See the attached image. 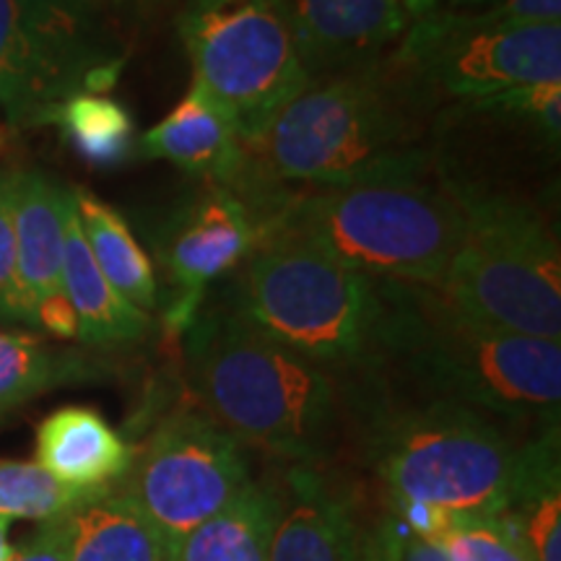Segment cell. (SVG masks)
<instances>
[{
	"label": "cell",
	"mask_w": 561,
	"mask_h": 561,
	"mask_svg": "<svg viewBox=\"0 0 561 561\" xmlns=\"http://www.w3.org/2000/svg\"><path fill=\"white\" fill-rule=\"evenodd\" d=\"M439 100L396 55L307 81L244 144L231 187L261 219L284 195L341 185L426 149Z\"/></svg>",
	"instance_id": "cell-1"
},
{
	"label": "cell",
	"mask_w": 561,
	"mask_h": 561,
	"mask_svg": "<svg viewBox=\"0 0 561 561\" xmlns=\"http://www.w3.org/2000/svg\"><path fill=\"white\" fill-rule=\"evenodd\" d=\"M351 434L398 523L439 538L455 520L502 515L523 442L504 421L371 380L348 396Z\"/></svg>",
	"instance_id": "cell-2"
},
{
	"label": "cell",
	"mask_w": 561,
	"mask_h": 561,
	"mask_svg": "<svg viewBox=\"0 0 561 561\" xmlns=\"http://www.w3.org/2000/svg\"><path fill=\"white\" fill-rule=\"evenodd\" d=\"M380 380L510 424H559L561 343L500 331L439 286L380 280Z\"/></svg>",
	"instance_id": "cell-3"
},
{
	"label": "cell",
	"mask_w": 561,
	"mask_h": 561,
	"mask_svg": "<svg viewBox=\"0 0 561 561\" xmlns=\"http://www.w3.org/2000/svg\"><path fill=\"white\" fill-rule=\"evenodd\" d=\"M185 371L198 409L280 466H328L351 434L339 377L271 339L229 305L185 328Z\"/></svg>",
	"instance_id": "cell-4"
},
{
	"label": "cell",
	"mask_w": 561,
	"mask_h": 561,
	"mask_svg": "<svg viewBox=\"0 0 561 561\" xmlns=\"http://www.w3.org/2000/svg\"><path fill=\"white\" fill-rule=\"evenodd\" d=\"M257 229L284 231L380 280L439 286L462 234L453 178L430 149L341 185L278 198Z\"/></svg>",
	"instance_id": "cell-5"
},
{
	"label": "cell",
	"mask_w": 561,
	"mask_h": 561,
	"mask_svg": "<svg viewBox=\"0 0 561 561\" xmlns=\"http://www.w3.org/2000/svg\"><path fill=\"white\" fill-rule=\"evenodd\" d=\"M237 271L231 310L339 377L346 396L375 380L385 310L380 278L284 231H263Z\"/></svg>",
	"instance_id": "cell-6"
},
{
	"label": "cell",
	"mask_w": 561,
	"mask_h": 561,
	"mask_svg": "<svg viewBox=\"0 0 561 561\" xmlns=\"http://www.w3.org/2000/svg\"><path fill=\"white\" fill-rule=\"evenodd\" d=\"M462 234L439 289L500 331L561 343V252L530 201L455 180Z\"/></svg>",
	"instance_id": "cell-7"
},
{
	"label": "cell",
	"mask_w": 561,
	"mask_h": 561,
	"mask_svg": "<svg viewBox=\"0 0 561 561\" xmlns=\"http://www.w3.org/2000/svg\"><path fill=\"white\" fill-rule=\"evenodd\" d=\"M128 42L94 0H0V112L39 128L76 94H110Z\"/></svg>",
	"instance_id": "cell-8"
},
{
	"label": "cell",
	"mask_w": 561,
	"mask_h": 561,
	"mask_svg": "<svg viewBox=\"0 0 561 561\" xmlns=\"http://www.w3.org/2000/svg\"><path fill=\"white\" fill-rule=\"evenodd\" d=\"M178 34L193 81L229 112L242 144L310 81L271 0H185Z\"/></svg>",
	"instance_id": "cell-9"
},
{
	"label": "cell",
	"mask_w": 561,
	"mask_h": 561,
	"mask_svg": "<svg viewBox=\"0 0 561 561\" xmlns=\"http://www.w3.org/2000/svg\"><path fill=\"white\" fill-rule=\"evenodd\" d=\"M250 450L206 411L178 409L157 424L115 491L140 512L167 559L198 525L255 483Z\"/></svg>",
	"instance_id": "cell-10"
},
{
	"label": "cell",
	"mask_w": 561,
	"mask_h": 561,
	"mask_svg": "<svg viewBox=\"0 0 561 561\" xmlns=\"http://www.w3.org/2000/svg\"><path fill=\"white\" fill-rule=\"evenodd\" d=\"M437 100L460 107L533 83L561 81V24H507L483 11L411 21L392 50Z\"/></svg>",
	"instance_id": "cell-11"
},
{
	"label": "cell",
	"mask_w": 561,
	"mask_h": 561,
	"mask_svg": "<svg viewBox=\"0 0 561 561\" xmlns=\"http://www.w3.org/2000/svg\"><path fill=\"white\" fill-rule=\"evenodd\" d=\"M257 242L261 229L240 195L203 182L161 231V263L178 289L164 310L167 328L185 333L201 312L208 286L240 268Z\"/></svg>",
	"instance_id": "cell-12"
},
{
	"label": "cell",
	"mask_w": 561,
	"mask_h": 561,
	"mask_svg": "<svg viewBox=\"0 0 561 561\" xmlns=\"http://www.w3.org/2000/svg\"><path fill=\"white\" fill-rule=\"evenodd\" d=\"M73 187L39 170H13L19 325L76 341V314L62 286L66 216Z\"/></svg>",
	"instance_id": "cell-13"
},
{
	"label": "cell",
	"mask_w": 561,
	"mask_h": 561,
	"mask_svg": "<svg viewBox=\"0 0 561 561\" xmlns=\"http://www.w3.org/2000/svg\"><path fill=\"white\" fill-rule=\"evenodd\" d=\"M307 76L339 73L396 50L411 19L398 0H271Z\"/></svg>",
	"instance_id": "cell-14"
},
{
	"label": "cell",
	"mask_w": 561,
	"mask_h": 561,
	"mask_svg": "<svg viewBox=\"0 0 561 561\" xmlns=\"http://www.w3.org/2000/svg\"><path fill=\"white\" fill-rule=\"evenodd\" d=\"M268 561H362L354 494L325 466H284Z\"/></svg>",
	"instance_id": "cell-15"
},
{
	"label": "cell",
	"mask_w": 561,
	"mask_h": 561,
	"mask_svg": "<svg viewBox=\"0 0 561 561\" xmlns=\"http://www.w3.org/2000/svg\"><path fill=\"white\" fill-rule=\"evenodd\" d=\"M138 157L164 159L229 191L244 170V144L229 112L195 81L178 107L138 138Z\"/></svg>",
	"instance_id": "cell-16"
},
{
	"label": "cell",
	"mask_w": 561,
	"mask_h": 561,
	"mask_svg": "<svg viewBox=\"0 0 561 561\" xmlns=\"http://www.w3.org/2000/svg\"><path fill=\"white\" fill-rule=\"evenodd\" d=\"M136 447L91 405H62L34 437V462L70 489L107 494L128 476Z\"/></svg>",
	"instance_id": "cell-17"
},
{
	"label": "cell",
	"mask_w": 561,
	"mask_h": 561,
	"mask_svg": "<svg viewBox=\"0 0 561 561\" xmlns=\"http://www.w3.org/2000/svg\"><path fill=\"white\" fill-rule=\"evenodd\" d=\"M62 286L76 314L79 343L89 348H117L140 343L151 333L153 318L133 307L91 255L76 216V203L70 201L66 216V261H62Z\"/></svg>",
	"instance_id": "cell-18"
},
{
	"label": "cell",
	"mask_w": 561,
	"mask_h": 561,
	"mask_svg": "<svg viewBox=\"0 0 561 561\" xmlns=\"http://www.w3.org/2000/svg\"><path fill=\"white\" fill-rule=\"evenodd\" d=\"M502 517L533 561H561V447L559 424L538 426L523 442L515 483Z\"/></svg>",
	"instance_id": "cell-19"
},
{
	"label": "cell",
	"mask_w": 561,
	"mask_h": 561,
	"mask_svg": "<svg viewBox=\"0 0 561 561\" xmlns=\"http://www.w3.org/2000/svg\"><path fill=\"white\" fill-rule=\"evenodd\" d=\"M104 375L107 364L81 351L50 346L30 331L0 328V421L45 392Z\"/></svg>",
	"instance_id": "cell-20"
},
{
	"label": "cell",
	"mask_w": 561,
	"mask_h": 561,
	"mask_svg": "<svg viewBox=\"0 0 561 561\" xmlns=\"http://www.w3.org/2000/svg\"><path fill=\"white\" fill-rule=\"evenodd\" d=\"M73 203L83 240H87L104 278L133 307L151 314L159 307L157 273H153L151 257L133 237L128 221L87 187H73Z\"/></svg>",
	"instance_id": "cell-21"
},
{
	"label": "cell",
	"mask_w": 561,
	"mask_h": 561,
	"mask_svg": "<svg viewBox=\"0 0 561 561\" xmlns=\"http://www.w3.org/2000/svg\"><path fill=\"white\" fill-rule=\"evenodd\" d=\"M278 486L255 481L237 502L195 528L167 561H268Z\"/></svg>",
	"instance_id": "cell-22"
},
{
	"label": "cell",
	"mask_w": 561,
	"mask_h": 561,
	"mask_svg": "<svg viewBox=\"0 0 561 561\" xmlns=\"http://www.w3.org/2000/svg\"><path fill=\"white\" fill-rule=\"evenodd\" d=\"M45 125H55L70 151L91 167H117L138 157L136 121L110 94L70 96L47 115Z\"/></svg>",
	"instance_id": "cell-23"
},
{
	"label": "cell",
	"mask_w": 561,
	"mask_h": 561,
	"mask_svg": "<svg viewBox=\"0 0 561 561\" xmlns=\"http://www.w3.org/2000/svg\"><path fill=\"white\" fill-rule=\"evenodd\" d=\"M70 561H167L140 512L115 489L73 515Z\"/></svg>",
	"instance_id": "cell-24"
},
{
	"label": "cell",
	"mask_w": 561,
	"mask_h": 561,
	"mask_svg": "<svg viewBox=\"0 0 561 561\" xmlns=\"http://www.w3.org/2000/svg\"><path fill=\"white\" fill-rule=\"evenodd\" d=\"M100 496L66 486L34 460H0V520L50 523L76 515Z\"/></svg>",
	"instance_id": "cell-25"
},
{
	"label": "cell",
	"mask_w": 561,
	"mask_h": 561,
	"mask_svg": "<svg viewBox=\"0 0 561 561\" xmlns=\"http://www.w3.org/2000/svg\"><path fill=\"white\" fill-rule=\"evenodd\" d=\"M462 112H479V115H494L504 121L523 123L525 128L536 130L546 144L557 149L561 136V81L533 83L504 91V94L489 96V100L466 104Z\"/></svg>",
	"instance_id": "cell-26"
},
{
	"label": "cell",
	"mask_w": 561,
	"mask_h": 561,
	"mask_svg": "<svg viewBox=\"0 0 561 561\" xmlns=\"http://www.w3.org/2000/svg\"><path fill=\"white\" fill-rule=\"evenodd\" d=\"M439 541L453 561H533L520 536L502 515L455 520Z\"/></svg>",
	"instance_id": "cell-27"
},
{
	"label": "cell",
	"mask_w": 561,
	"mask_h": 561,
	"mask_svg": "<svg viewBox=\"0 0 561 561\" xmlns=\"http://www.w3.org/2000/svg\"><path fill=\"white\" fill-rule=\"evenodd\" d=\"M0 322L19 325L16 234H13V170L0 172Z\"/></svg>",
	"instance_id": "cell-28"
},
{
	"label": "cell",
	"mask_w": 561,
	"mask_h": 561,
	"mask_svg": "<svg viewBox=\"0 0 561 561\" xmlns=\"http://www.w3.org/2000/svg\"><path fill=\"white\" fill-rule=\"evenodd\" d=\"M70 541H73V515L39 523L37 530L16 546L11 561H70Z\"/></svg>",
	"instance_id": "cell-29"
},
{
	"label": "cell",
	"mask_w": 561,
	"mask_h": 561,
	"mask_svg": "<svg viewBox=\"0 0 561 561\" xmlns=\"http://www.w3.org/2000/svg\"><path fill=\"white\" fill-rule=\"evenodd\" d=\"M479 11L507 24H561V0H491Z\"/></svg>",
	"instance_id": "cell-30"
},
{
	"label": "cell",
	"mask_w": 561,
	"mask_h": 561,
	"mask_svg": "<svg viewBox=\"0 0 561 561\" xmlns=\"http://www.w3.org/2000/svg\"><path fill=\"white\" fill-rule=\"evenodd\" d=\"M107 16L115 21L123 34L136 32L140 26L153 24L161 13L172 9L178 0H94Z\"/></svg>",
	"instance_id": "cell-31"
},
{
	"label": "cell",
	"mask_w": 561,
	"mask_h": 561,
	"mask_svg": "<svg viewBox=\"0 0 561 561\" xmlns=\"http://www.w3.org/2000/svg\"><path fill=\"white\" fill-rule=\"evenodd\" d=\"M398 520L390 515H380L375 523L364 528L362 561H398Z\"/></svg>",
	"instance_id": "cell-32"
},
{
	"label": "cell",
	"mask_w": 561,
	"mask_h": 561,
	"mask_svg": "<svg viewBox=\"0 0 561 561\" xmlns=\"http://www.w3.org/2000/svg\"><path fill=\"white\" fill-rule=\"evenodd\" d=\"M398 533H401V538H398V561H453L445 543L437 541V538L419 536V533L409 530L401 523H398Z\"/></svg>",
	"instance_id": "cell-33"
},
{
	"label": "cell",
	"mask_w": 561,
	"mask_h": 561,
	"mask_svg": "<svg viewBox=\"0 0 561 561\" xmlns=\"http://www.w3.org/2000/svg\"><path fill=\"white\" fill-rule=\"evenodd\" d=\"M398 3L403 5L405 16H409L411 21H419L424 16H432V13L437 11L439 0H398Z\"/></svg>",
	"instance_id": "cell-34"
},
{
	"label": "cell",
	"mask_w": 561,
	"mask_h": 561,
	"mask_svg": "<svg viewBox=\"0 0 561 561\" xmlns=\"http://www.w3.org/2000/svg\"><path fill=\"white\" fill-rule=\"evenodd\" d=\"M11 523L9 520H0V561H11L13 551H16V546L11 543Z\"/></svg>",
	"instance_id": "cell-35"
},
{
	"label": "cell",
	"mask_w": 561,
	"mask_h": 561,
	"mask_svg": "<svg viewBox=\"0 0 561 561\" xmlns=\"http://www.w3.org/2000/svg\"><path fill=\"white\" fill-rule=\"evenodd\" d=\"M491 0H450V11H479Z\"/></svg>",
	"instance_id": "cell-36"
},
{
	"label": "cell",
	"mask_w": 561,
	"mask_h": 561,
	"mask_svg": "<svg viewBox=\"0 0 561 561\" xmlns=\"http://www.w3.org/2000/svg\"><path fill=\"white\" fill-rule=\"evenodd\" d=\"M5 144H9V136H5V128H0V153L5 151Z\"/></svg>",
	"instance_id": "cell-37"
}]
</instances>
